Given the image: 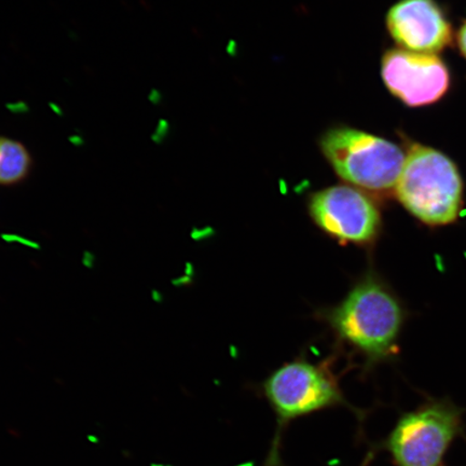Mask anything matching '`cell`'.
<instances>
[{
    "label": "cell",
    "mask_w": 466,
    "mask_h": 466,
    "mask_svg": "<svg viewBox=\"0 0 466 466\" xmlns=\"http://www.w3.org/2000/svg\"><path fill=\"white\" fill-rule=\"evenodd\" d=\"M338 348L362 360L363 372L398 354L406 320L403 301L374 270H369L337 305L320 310Z\"/></svg>",
    "instance_id": "obj_1"
},
{
    "label": "cell",
    "mask_w": 466,
    "mask_h": 466,
    "mask_svg": "<svg viewBox=\"0 0 466 466\" xmlns=\"http://www.w3.org/2000/svg\"><path fill=\"white\" fill-rule=\"evenodd\" d=\"M260 394L277 419L275 435L264 466H282L284 432L299 419L338 407L347 408L358 419L364 416L347 400L329 360L312 363L300 357L284 363L262 381Z\"/></svg>",
    "instance_id": "obj_2"
},
{
    "label": "cell",
    "mask_w": 466,
    "mask_h": 466,
    "mask_svg": "<svg viewBox=\"0 0 466 466\" xmlns=\"http://www.w3.org/2000/svg\"><path fill=\"white\" fill-rule=\"evenodd\" d=\"M463 194L456 163L434 148L411 146L394 192L408 213L431 228L452 225L461 214Z\"/></svg>",
    "instance_id": "obj_3"
},
{
    "label": "cell",
    "mask_w": 466,
    "mask_h": 466,
    "mask_svg": "<svg viewBox=\"0 0 466 466\" xmlns=\"http://www.w3.org/2000/svg\"><path fill=\"white\" fill-rule=\"evenodd\" d=\"M464 411L450 399H428L401 413L376 450L387 451L393 466H447L453 441L466 439Z\"/></svg>",
    "instance_id": "obj_4"
},
{
    "label": "cell",
    "mask_w": 466,
    "mask_h": 466,
    "mask_svg": "<svg viewBox=\"0 0 466 466\" xmlns=\"http://www.w3.org/2000/svg\"><path fill=\"white\" fill-rule=\"evenodd\" d=\"M320 149L338 177L371 196L394 195L406 154L372 134L338 127L320 138Z\"/></svg>",
    "instance_id": "obj_5"
},
{
    "label": "cell",
    "mask_w": 466,
    "mask_h": 466,
    "mask_svg": "<svg viewBox=\"0 0 466 466\" xmlns=\"http://www.w3.org/2000/svg\"><path fill=\"white\" fill-rule=\"evenodd\" d=\"M308 212L320 231L343 246L371 248L382 233V213L374 196L351 185L314 192Z\"/></svg>",
    "instance_id": "obj_6"
},
{
    "label": "cell",
    "mask_w": 466,
    "mask_h": 466,
    "mask_svg": "<svg viewBox=\"0 0 466 466\" xmlns=\"http://www.w3.org/2000/svg\"><path fill=\"white\" fill-rule=\"evenodd\" d=\"M381 76L389 91L410 107L435 104L451 87L450 71L439 56L404 49L383 56Z\"/></svg>",
    "instance_id": "obj_7"
},
{
    "label": "cell",
    "mask_w": 466,
    "mask_h": 466,
    "mask_svg": "<svg viewBox=\"0 0 466 466\" xmlns=\"http://www.w3.org/2000/svg\"><path fill=\"white\" fill-rule=\"evenodd\" d=\"M387 26L401 49L436 55L452 42V27L435 0H400L390 9Z\"/></svg>",
    "instance_id": "obj_8"
},
{
    "label": "cell",
    "mask_w": 466,
    "mask_h": 466,
    "mask_svg": "<svg viewBox=\"0 0 466 466\" xmlns=\"http://www.w3.org/2000/svg\"><path fill=\"white\" fill-rule=\"evenodd\" d=\"M32 163L25 145L13 138L0 137V185L21 183L31 172Z\"/></svg>",
    "instance_id": "obj_9"
},
{
    "label": "cell",
    "mask_w": 466,
    "mask_h": 466,
    "mask_svg": "<svg viewBox=\"0 0 466 466\" xmlns=\"http://www.w3.org/2000/svg\"><path fill=\"white\" fill-rule=\"evenodd\" d=\"M458 45L461 54L466 58V21L463 23L461 28H460L458 34Z\"/></svg>",
    "instance_id": "obj_10"
},
{
    "label": "cell",
    "mask_w": 466,
    "mask_h": 466,
    "mask_svg": "<svg viewBox=\"0 0 466 466\" xmlns=\"http://www.w3.org/2000/svg\"><path fill=\"white\" fill-rule=\"evenodd\" d=\"M376 448L374 450L370 451L369 453H367V456L364 459L363 464L360 466H370V462L372 461V459L376 456Z\"/></svg>",
    "instance_id": "obj_11"
}]
</instances>
